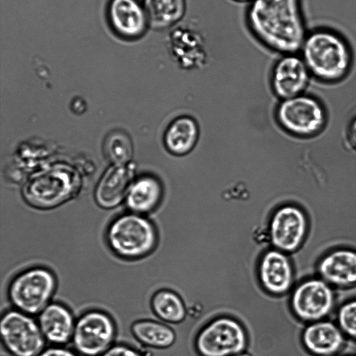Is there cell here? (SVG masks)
<instances>
[{"mask_svg": "<svg viewBox=\"0 0 356 356\" xmlns=\"http://www.w3.org/2000/svg\"><path fill=\"white\" fill-rule=\"evenodd\" d=\"M302 0H252L247 25L264 47L280 55L299 53L307 29Z\"/></svg>", "mask_w": 356, "mask_h": 356, "instance_id": "1", "label": "cell"}, {"mask_svg": "<svg viewBox=\"0 0 356 356\" xmlns=\"http://www.w3.org/2000/svg\"><path fill=\"white\" fill-rule=\"evenodd\" d=\"M298 54L311 76L323 82L340 81L354 64L349 40L340 31L326 26L309 30Z\"/></svg>", "mask_w": 356, "mask_h": 356, "instance_id": "2", "label": "cell"}, {"mask_svg": "<svg viewBox=\"0 0 356 356\" xmlns=\"http://www.w3.org/2000/svg\"><path fill=\"white\" fill-rule=\"evenodd\" d=\"M105 243L111 252L124 261H138L156 250L159 232L156 225L143 215L133 212L114 218L107 226Z\"/></svg>", "mask_w": 356, "mask_h": 356, "instance_id": "3", "label": "cell"}, {"mask_svg": "<svg viewBox=\"0 0 356 356\" xmlns=\"http://www.w3.org/2000/svg\"><path fill=\"white\" fill-rule=\"evenodd\" d=\"M81 179L72 166L58 163L34 174L23 188V195L31 207L40 209L56 207L75 196Z\"/></svg>", "mask_w": 356, "mask_h": 356, "instance_id": "4", "label": "cell"}, {"mask_svg": "<svg viewBox=\"0 0 356 356\" xmlns=\"http://www.w3.org/2000/svg\"><path fill=\"white\" fill-rule=\"evenodd\" d=\"M58 280L54 272L44 266H33L15 275L6 289L11 307L37 316L52 302L57 290Z\"/></svg>", "mask_w": 356, "mask_h": 356, "instance_id": "5", "label": "cell"}, {"mask_svg": "<svg viewBox=\"0 0 356 356\" xmlns=\"http://www.w3.org/2000/svg\"><path fill=\"white\" fill-rule=\"evenodd\" d=\"M337 302V291L316 275L298 281L290 293L293 314L306 324L329 318Z\"/></svg>", "mask_w": 356, "mask_h": 356, "instance_id": "6", "label": "cell"}, {"mask_svg": "<svg viewBox=\"0 0 356 356\" xmlns=\"http://www.w3.org/2000/svg\"><path fill=\"white\" fill-rule=\"evenodd\" d=\"M117 332L116 323L110 314L90 309L76 318L71 343L79 355L100 356L115 344Z\"/></svg>", "mask_w": 356, "mask_h": 356, "instance_id": "7", "label": "cell"}, {"mask_svg": "<svg viewBox=\"0 0 356 356\" xmlns=\"http://www.w3.org/2000/svg\"><path fill=\"white\" fill-rule=\"evenodd\" d=\"M195 343L200 356H234L246 352L248 339L245 327L237 319L221 316L200 330Z\"/></svg>", "mask_w": 356, "mask_h": 356, "instance_id": "8", "label": "cell"}, {"mask_svg": "<svg viewBox=\"0 0 356 356\" xmlns=\"http://www.w3.org/2000/svg\"><path fill=\"white\" fill-rule=\"evenodd\" d=\"M0 337L12 356H37L47 343L37 319L13 307L1 314Z\"/></svg>", "mask_w": 356, "mask_h": 356, "instance_id": "9", "label": "cell"}, {"mask_svg": "<svg viewBox=\"0 0 356 356\" xmlns=\"http://www.w3.org/2000/svg\"><path fill=\"white\" fill-rule=\"evenodd\" d=\"M309 220L298 206L286 204L277 208L268 220L271 247L289 254L303 247L309 232Z\"/></svg>", "mask_w": 356, "mask_h": 356, "instance_id": "10", "label": "cell"}, {"mask_svg": "<svg viewBox=\"0 0 356 356\" xmlns=\"http://www.w3.org/2000/svg\"><path fill=\"white\" fill-rule=\"evenodd\" d=\"M277 118L285 129L300 136L318 134L326 121L321 104L304 95L284 99L278 108Z\"/></svg>", "mask_w": 356, "mask_h": 356, "instance_id": "11", "label": "cell"}, {"mask_svg": "<svg viewBox=\"0 0 356 356\" xmlns=\"http://www.w3.org/2000/svg\"><path fill=\"white\" fill-rule=\"evenodd\" d=\"M168 44L172 60L184 70L200 69L208 62L206 40L194 23L181 22L170 29Z\"/></svg>", "mask_w": 356, "mask_h": 356, "instance_id": "12", "label": "cell"}, {"mask_svg": "<svg viewBox=\"0 0 356 356\" xmlns=\"http://www.w3.org/2000/svg\"><path fill=\"white\" fill-rule=\"evenodd\" d=\"M257 270L261 286L272 295L288 294L296 284V270L290 254L275 248H270L261 254Z\"/></svg>", "mask_w": 356, "mask_h": 356, "instance_id": "13", "label": "cell"}, {"mask_svg": "<svg viewBox=\"0 0 356 356\" xmlns=\"http://www.w3.org/2000/svg\"><path fill=\"white\" fill-rule=\"evenodd\" d=\"M316 275L337 291L356 286V250L337 247L323 253L315 265Z\"/></svg>", "mask_w": 356, "mask_h": 356, "instance_id": "14", "label": "cell"}, {"mask_svg": "<svg viewBox=\"0 0 356 356\" xmlns=\"http://www.w3.org/2000/svg\"><path fill=\"white\" fill-rule=\"evenodd\" d=\"M311 74L300 55L282 54L274 65L272 85L274 91L284 99L302 95L307 87Z\"/></svg>", "mask_w": 356, "mask_h": 356, "instance_id": "15", "label": "cell"}, {"mask_svg": "<svg viewBox=\"0 0 356 356\" xmlns=\"http://www.w3.org/2000/svg\"><path fill=\"white\" fill-rule=\"evenodd\" d=\"M347 341L335 321L329 318L307 323L301 334L302 346L312 356H336Z\"/></svg>", "mask_w": 356, "mask_h": 356, "instance_id": "16", "label": "cell"}, {"mask_svg": "<svg viewBox=\"0 0 356 356\" xmlns=\"http://www.w3.org/2000/svg\"><path fill=\"white\" fill-rule=\"evenodd\" d=\"M76 319L70 308L58 301L51 302L37 316L46 341L56 346L71 342Z\"/></svg>", "mask_w": 356, "mask_h": 356, "instance_id": "17", "label": "cell"}, {"mask_svg": "<svg viewBox=\"0 0 356 356\" xmlns=\"http://www.w3.org/2000/svg\"><path fill=\"white\" fill-rule=\"evenodd\" d=\"M108 15L114 31L127 38L140 37L149 26L143 5L137 0H111Z\"/></svg>", "mask_w": 356, "mask_h": 356, "instance_id": "18", "label": "cell"}, {"mask_svg": "<svg viewBox=\"0 0 356 356\" xmlns=\"http://www.w3.org/2000/svg\"><path fill=\"white\" fill-rule=\"evenodd\" d=\"M135 168L131 163L114 164L101 178L95 200L102 208L112 209L127 197L133 184Z\"/></svg>", "mask_w": 356, "mask_h": 356, "instance_id": "19", "label": "cell"}, {"mask_svg": "<svg viewBox=\"0 0 356 356\" xmlns=\"http://www.w3.org/2000/svg\"><path fill=\"white\" fill-rule=\"evenodd\" d=\"M133 337L143 347L150 349H165L176 340L175 330L166 323L155 318H141L130 326Z\"/></svg>", "mask_w": 356, "mask_h": 356, "instance_id": "20", "label": "cell"}, {"mask_svg": "<svg viewBox=\"0 0 356 356\" xmlns=\"http://www.w3.org/2000/svg\"><path fill=\"white\" fill-rule=\"evenodd\" d=\"M149 25L156 30L172 29L182 22L186 0H143Z\"/></svg>", "mask_w": 356, "mask_h": 356, "instance_id": "21", "label": "cell"}, {"mask_svg": "<svg viewBox=\"0 0 356 356\" xmlns=\"http://www.w3.org/2000/svg\"><path fill=\"white\" fill-rule=\"evenodd\" d=\"M161 186L157 179L143 176L133 182L126 197L131 212L143 215L152 211L160 201Z\"/></svg>", "mask_w": 356, "mask_h": 356, "instance_id": "22", "label": "cell"}, {"mask_svg": "<svg viewBox=\"0 0 356 356\" xmlns=\"http://www.w3.org/2000/svg\"><path fill=\"white\" fill-rule=\"evenodd\" d=\"M149 307L154 318L166 323L181 322L187 314L183 299L168 289L154 291L149 298Z\"/></svg>", "mask_w": 356, "mask_h": 356, "instance_id": "23", "label": "cell"}, {"mask_svg": "<svg viewBox=\"0 0 356 356\" xmlns=\"http://www.w3.org/2000/svg\"><path fill=\"white\" fill-rule=\"evenodd\" d=\"M197 138V127L188 117L176 119L168 128L165 143L169 151L175 154H184L195 145Z\"/></svg>", "mask_w": 356, "mask_h": 356, "instance_id": "24", "label": "cell"}, {"mask_svg": "<svg viewBox=\"0 0 356 356\" xmlns=\"http://www.w3.org/2000/svg\"><path fill=\"white\" fill-rule=\"evenodd\" d=\"M104 151L106 158L113 163H128L133 154L132 143L125 133L114 131L106 136Z\"/></svg>", "mask_w": 356, "mask_h": 356, "instance_id": "25", "label": "cell"}, {"mask_svg": "<svg viewBox=\"0 0 356 356\" xmlns=\"http://www.w3.org/2000/svg\"><path fill=\"white\" fill-rule=\"evenodd\" d=\"M334 318L348 340L356 343V297L348 298L339 305Z\"/></svg>", "mask_w": 356, "mask_h": 356, "instance_id": "26", "label": "cell"}, {"mask_svg": "<svg viewBox=\"0 0 356 356\" xmlns=\"http://www.w3.org/2000/svg\"><path fill=\"white\" fill-rule=\"evenodd\" d=\"M100 356H147L139 350L124 343L113 344Z\"/></svg>", "mask_w": 356, "mask_h": 356, "instance_id": "27", "label": "cell"}, {"mask_svg": "<svg viewBox=\"0 0 356 356\" xmlns=\"http://www.w3.org/2000/svg\"><path fill=\"white\" fill-rule=\"evenodd\" d=\"M37 356H78V354L64 346L52 345L45 347Z\"/></svg>", "mask_w": 356, "mask_h": 356, "instance_id": "28", "label": "cell"}, {"mask_svg": "<svg viewBox=\"0 0 356 356\" xmlns=\"http://www.w3.org/2000/svg\"><path fill=\"white\" fill-rule=\"evenodd\" d=\"M348 136L353 145L356 147V116L353 118L350 124Z\"/></svg>", "mask_w": 356, "mask_h": 356, "instance_id": "29", "label": "cell"}, {"mask_svg": "<svg viewBox=\"0 0 356 356\" xmlns=\"http://www.w3.org/2000/svg\"><path fill=\"white\" fill-rule=\"evenodd\" d=\"M234 356H252L248 352H244V353H240V354H238V355H234Z\"/></svg>", "mask_w": 356, "mask_h": 356, "instance_id": "30", "label": "cell"}, {"mask_svg": "<svg viewBox=\"0 0 356 356\" xmlns=\"http://www.w3.org/2000/svg\"><path fill=\"white\" fill-rule=\"evenodd\" d=\"M232 1L238 2V3H245V2L250 3L252 0H232Z\"/></svg>", "mask_w": 356, "mask_h": 356, "instance_id": "31", "label": "cell"}]
</instances>
